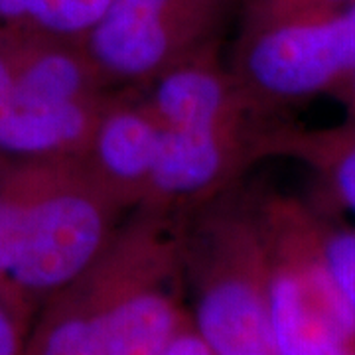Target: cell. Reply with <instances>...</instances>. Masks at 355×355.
I'll return each mask as SVG.
<instances>
[{"mask_svg":"<svg viewBox=\"0 0 355 355\" xmlns=\"http://www.w3.org/2000/svg\"><path fill=\"white\" fill-rule=\"evenodd\" d=\"M0 28H2V26H0Z\"/></svg>","mask_w":355,"mask_h":355,"instance_id":"17","label":"cell"},{"mask_svg":"<svg viewBox=\"0 0 355 355\" xmlns=\"http://www.w3.org/2000/svg\"><path fill=\"white\" fill-rule=\"evenodd\" d=\"M184 272L196 288L191 326L214 355H280L253 190L237 182L186 214Z\"/></svg>","mask_w":355,"mask_h":355,"instance_id":"3","label":"cell"},{"mask_svg":"<svg viewBox=\"0 0 355 355\" xmlns=\"http://www.w3.org/2000/svg\"><path fill=\"white\" fill-rule=\"evenodd\" d=\"M291 2L292 0H277V10H275V12H280V10H282V8H286Z\"/></svg>","mask_w":355,"mask_h":355,"instance_id":"16","label":"cell"},{"mask_svg":"<svg viewBox=\"0 0 355 355\" xmlns=\"http://www.w3.org/2000/svg\"><path fill=\"white\" fill-rule=\"evenodd\" d=\"M233 76L266 116L336 95L355 76V2L331 12L275 16L243 46Z\"/></svg>","mask_w":355,"mask_h":355,"instance_id":"5","label":"cell"},{"mask_svg":"<svg viewBox=\"0 0 355 355\" xmlns=\"http://www.w3.org/2000/svg\"><path fill=\"white\" fill-rule=\"evenodd\" d=\"M16 50H18L16 34L6 28H0V107L6 103L10 87H12Z\"/></svg>","mask_w":355,"mask_h":355,"instance_id":"11","label":"cell"},{"mask_svg":"<svg viewBox=\"0 0 355 355\" xmlns=\"http://www.w3.org/2000/svg\"><path fill=\"white\" fill-rule=\"evenodd\" d=\"M355 0H292L286 8L280 12H275V16H298V14H320L340 10L347 4H354Z\"/></svg>","mask_w":355,"mask_h":355,"instance_id":"14","label":"cell"},{"mask_svg":"<svg viewBox=\"0 0 355 355\" xmlns=\"http://www.w3.org/2000/svg\"><path fill=\"white\" fill-rule=\"evenodd\" d=\"M24 338V328L0 304V355H22Z\"/></svg>","mask_w":355,"mask_h":355,"instance_id":"13","label":"cell"},{"mask_svg":"<svg viewBox=\"0 0 355 355\" xmlns=\"http://www.w3.org/2000/svg\"><path fill=\"white\" fill-rule=\"evenodd\" d=\"M81 160L0 166V304L28 331L125 217Z\"/></svg>","mask_w":355,"mask_h":355,"instance_id":"2","label":"cell"},{"mask_svg":"<svg viewBox=\"0 0 355 355\" xmlns=\"http://www.w3.org/2000/svg\"><path fill=\"white\" fill-rule=\"evenodd\" d=\"M184 0H109L83 48L109 89H142L166 69L209 53Z\"/></svg>","mask_w":355,"mask_h":355,"instance_id":"6","label":"cell"},{"mask_svg":"<svg viewBox=\"0 0 355 355\" xmlns=\"http://www.w3.org/2000/svg\"><path fill=\"white\" fill-rule=\"evenodd\" d=\"M160 146V125L139 89H123L103 105L79 158L123 209L144 203Z\"/></svg>","mask_w":355,"mask_h":355,"instance_id":"7","label":"cell"},{"mask_svg":"<svg viewBox=\"0 0 355 355\" xmlns=\"http://www.w3.org/2000/svg\"><path fill=\"white\" fill-rule=\"evenodd\" d=\"M330 128L277 123L263 140V158L284 156L306 164L331 200L355 214V114Z\"/></svg>","mask_w":355,"mask_h":355,"instance_id":"8","label":"cell"},{"mask_svg":"<svg viewBox=\"0 0 355 355\" xmlns=\"http://www.w3.org/2000/svg\"><path fill=\"white\" fill-rule=\"evenodd\" d=\"M253 200L280 355H355V314L324 263L320 211L277 191L253 190Z\"/></svg>","mask_w":355,"mask_h":355,"instance_id":"4","label":"cell"},{"mask_svg":"<svg viewBox=\"0 0 355 355\" xmlns=\"http://www.w3.org/2000/svg\"><path fill=\"white\" fill-rule=\"evenodd\" d=\"M162 355H214V352L203 342L202 336L193 330V326L186 322L166 345Z\"/></svg>","mask_w":355,"mask_h":355,"instance_id":"12","label":"cell"},{"mask_svg":"<svg viewBox=\"0 0 355 355\" xmlns=\"http://www.w3.org/2000/svg\"><path fill=\"white\" fill-rule=\"evenodd\" d=\"M107 4L109 0H0V26L36 38L83 44Z\"/></svg>","mask_w":355,"mask_h":355,"instance_id":"9","label":"cell"},{"mask_svg":"<svg viewBox=\"0 0 355 355\" xmlns=\"http://www.w3.org/2000/svg\"><path fill=\"white\" fill-rule=\"evenodd\" d=\"M334 97H338V99H342V101L345 103L347 113L355 114V76L352 77L342 89H338Z\"/></svg>","mask_w":355,"mask_h":355,"instance_id":"15","label":"cell"},{"mask_svg":"<svg viewBox=\"0 0 355 355\" xmlns=\"http://www.w3.org/2000/svg\"><path fill=\"white\" fill-rule=\"evenodd\" d=\"M186 214L127 211L89 268L44 306L22 355H162L186 324L178 302Z\"/></svg>","mask_w":355,"mask_h":355,"instance_id":"1","label":"cell"},{"mask_svg":"<svg viewBox=\"0 0 355 355\" xmlns=\"http://www.w3.org/2000/svg\"><path fill=\"white\" fill-rule=\"evenodd\" d=\"M318 237L331 279L355 314V227L334 223L320 214Z\"/></svg>","mask_w":355,"mask_h":355,"instance_id":"10","label":"cell"}]
</instances>
